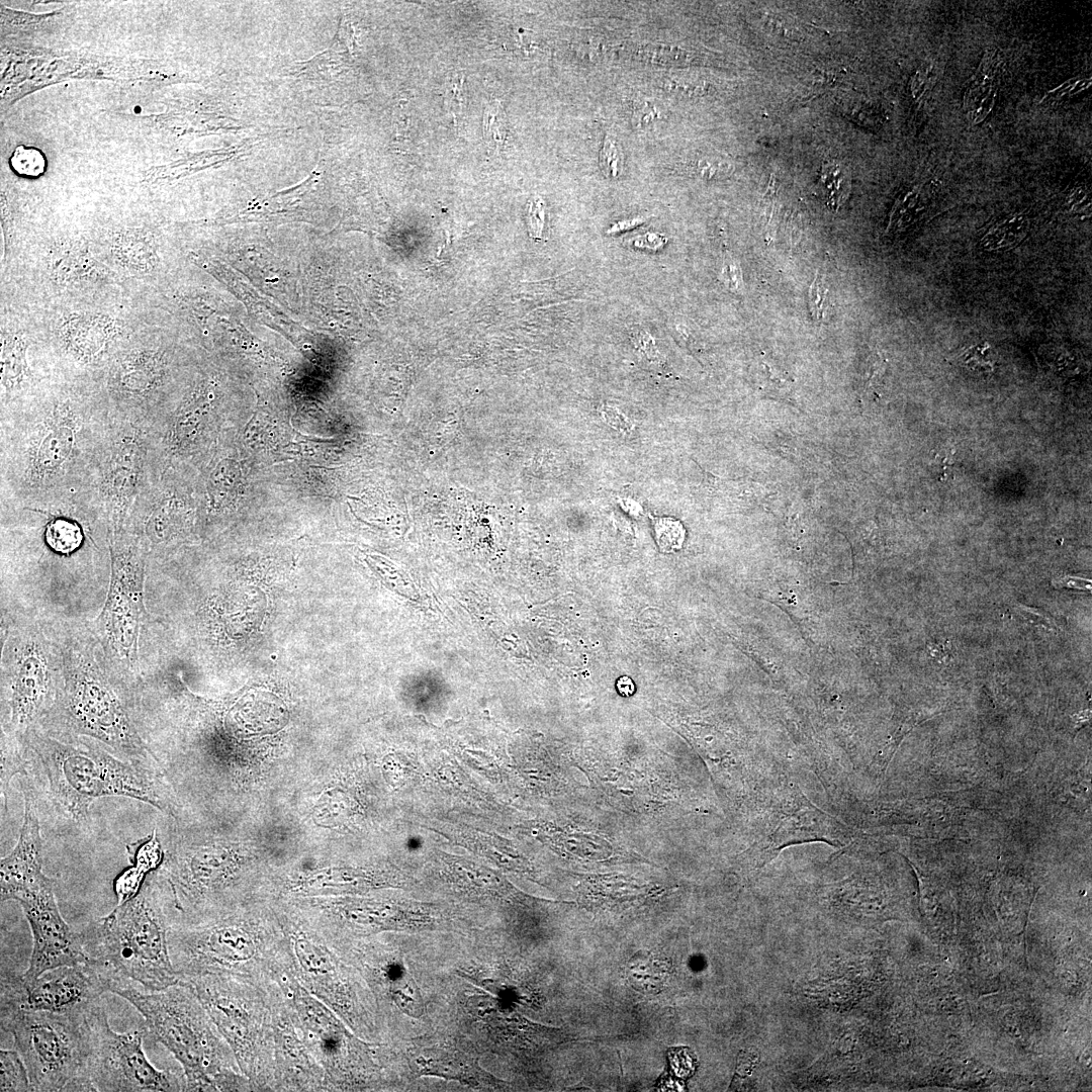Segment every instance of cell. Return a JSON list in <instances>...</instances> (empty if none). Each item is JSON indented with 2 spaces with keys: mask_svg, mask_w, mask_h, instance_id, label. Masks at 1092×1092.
<instances>
[{
  "mask_svg": "<svg viewBox=\"0 0 1092 1092\" xmlns=\"http://www.w3.org/2000/svg\"><path fill=\"white\" fill-rule=\"evenodd\" d=\"M294 952L307 974L329 975L334 970L329 952L306 936H297L294 939Z\"/></svg>",
  "mask_w": 1092,
  "mask_h": 1092,
  "instance_id": "30",
  "label": "cell"
},
{
  "mask_svg": "<svg viewBox=\"0 0 1092 1092\" xmlns=\"http://www.w3.org/2000/svg\"><path fill=\"white\" fill-rule=\"evenodd\" d=\"M28 345L20 334L1 335V406L40 385L27 359Z\"/></svg>",
  "mask_w": 1092,
  "mask_h": 1092,
  "instance_id": "21",
  "label": "cell"
},
{
  "mask_svg": "<svg viewBox=\"0 0 1092 1092\" xmlns=\"http://www.w3.org/2000/svg\"><path fill=\"white\" fill-rule=\"evenodd\" d=\"M1028 219L1023 213L1010 214L999 220L981 239V246L989 251L1011 249L1025 237Z\"/></svg>",
  "mask_w": 1092,
  "mask_h": 1092,
  "instance_id": "26",
  "label": "cell"
},
{
  "mask_svg": "<svg viewBox=\"0 0 1092 1092\" xmlns=\"http://www.w3.org/2000/svg\"><path fill=\"white\" fill-rule=\"evenodd\" d=\"M448 95H449L448 99L450 100L449 102L451 103V108H452L453 112L455 113V110H460L461 105H462V78L461 77L456 76L455 78H453V80H451V84H450V87H449V90H448Z\"/></svg>",
  "mask_w": 1092,
  "mask_h": 1092,
  "instance_id": "43",
  "label": "cell"
},
{
  "mask_svg": "<svg viewBox=\"0 0 1092 1092\" xmlns=\"http://www.w3.org/2000/svg\"><path fill=\"white\" fill-rule=\"evenodd\" d=\"M1068 199L1071 208L1075 211H1082L1088 206V195L1081 188L1074 189Z\"/></svg>",
  "mask_w": 1092,
  "mask_h": 1092,
  "instance_id": "44",
  "label": "cell"
},
{
  "mask_svg": "<svg viewBox=\"0 0 1092 1092\" xmlns=\"http://www.w3.org/2000/svg\"><path fill=\"white\" fill-rule=\"evenodd\" d=\"M481 1020L486 1023L488 1029L502 1042L517 1049L542 1050L547 1046L559 1044L563 1036L559 1029L547 1027L532 1022L518 1012L498 1007L492 1002V1007L484 1002V1008L480 1010Z\"/></svg>",
  "mask_w": 1092,
  "mask_h": 1092,
  "instance_id": "20",
  "label": "cell"
},
{
  "mask_svg": "<svg viewBox=\"0 0 1092 1092\" xmlns=\"http://www.w3.org/2000/svg\"><path fill=\"white\" fill-rule=\"evenodd\" d=\"M126 849L132 867L145 876L159 870L166 854L156 829L151 835L126 845Z\"/></svg>",
  "mask_w": 1092,
  "mask_h": 1092,
  "instance_id": "28",
  "label": "cell"
},
{
  "mask_svg": "<svg viewBox=\"0 0 1092 1092\" xmlns=\"http://www.w3.org/2000/svg\"><path fill=\"white\" fill-rule=\"evenodd\" d=\"M111 251L120 266L139 274L152 272L159 261L157 247L143 236H120L115 240Z\"/></svg>",
  "mask_w": 1092,
  "mask_h": 1092,
  "instance_id": "24",
  "label": "cell"
},
{
  "mask_svg": "<svg viewBox=\"0 0 1092 1092\" xmlns=\"http://www.w3.org/2000/svg\"><path fill=\"white\" fill-rule=\"evenodd\" d=\"M87 1072L95 1091H184L185 1077L159 1070L148 1060L144 1029L114 1031L101 1000L86 1012Z\"/></svg>",
  "mask_w": 1092,
  "mask_h": 1092,
  "instance_id": "11",
  "label": "cell"
},
{
  "mask_svg": "<svg viewBox=\"0 0 1092 1092\" xmlns=\"http://www.w3.org/2000/svg\"><path fill=\"white\" fill-rule=\"evenodd\" d=\"M1 730L21 737L38 728L63 682L53 621L1 608Z\"/></svg>",
  "mask_w": 1092,
  "mask_h": 1092,
  "instance_id": "6",
  "label": "cell"
},
{
  "mask_svg": "<svg viewBox=\"0 0 1092 1092\" xmlns=\"http://www.w3.org/2000/svg\"><path fill=\"white\" fill-rule=\"evenodd\" d=\"M63 682L38 727L65 740L94 739L139 764L157 760L133 720L132 689L109 663L88 621L54 620Z\"/></svg>",
  "mask_w": 1092,
  "mask_h": 1092,
  "instance_id": "3",
  "label": "cell"
},
{
  "mask_svg": "<svg viewBox=\"0 0 1092 1092\" xmlns=\"http://www.w3.org/2000/svg\"><path fill=\"white\" fill-rule=\"evenodd\" d=\"M616 687L618 692L625 697L631 696L635 691L634 682L629 676H621L617 680Z\"/></svg>",
  "mask_w": 1092,
  "mask_h": 1092,
  "instance_id": "46",
  "label": "cell"
},
{
  "mask_svg": "<svg viewBox=\"0 0 1092 1092\" xmlns=\"http://www.w3.org/2000/svg\"><path fill=\"white\" fill-rule=\"evenodd\" d=\"M49 269L52 277L62 284L93 282L104 276L102 267L87 247L78 244L53 247L49 255Z\"/></svg>",
  "mask_w": 1092,
  "mask_h": 1092,
  "instance_id": "22",
  "label": "cell"
},
{
  "mask_svg": "<svg viewBox=\"0 0 1092 1092\" xmlns=\"http://www.w3.org/2000/svg\"><path fill=\"white\" fill-rule=\"evenodd\" d=\"M667 239L659 234L648 233L633 239V246L649 250H657L663 247Z\"/></svg>",
  "mask_w": 1092,
  "mask_h": 1092,
  "instance_id": "41",
  "label": "cell"
},
{
  "mask_svg": "<svg viewBox=\"0 0 1092 1092\" xmlns=\"http://www.w3.org/2000/svg\"><path fill=\"white\" fill-rule=\"evenodd\" d=\"M1054 584L1058 588H1069L1086 592L1091 590L1090 580L1075 576H1065L1063 578L1057 579Z\"/></svg>",
  "mask_w": 1092,
  "mask_h": 1092,
  "instance_id": "42",
  "label": "cell"
},
{
  "mask_svg": "<svg viewBox=\"0 0 1092 1092\" xmlns=\"http://www.w3.org/2000/svg\"><path fill=\"white\" fill-rule=\"evenodd\" d=\"M26 745L22 738L1 730V794L4 806L8 803V789L11 779L24 771Z\"/></svg>",
  "mask_w": 1092,
  "mask_h": 1092,
  "instance_id": "27",
  "label": "cell"
},
{
  "mask_svg": "<svg viewBox=\"0 0 1092 1092\" xmlns=\"http://www.w3.org/2000/svg\"><path fill=\"white\" fill-rule=\"evenodd\" d=\"M655 540L661 551L669 553L679 550L685 540L682 525L670 518H653Z\"/></svg>",
  "mask_w": 1092,
  "mask_h": 1092,
  "instance_id": "32",
  "label": "cell"
},
{
  "mask_svg": "<svg viewBox=\"0 0 1092 1092\" xmlns=\"http://www.w3.org/2000/svg\"><path fill=\"white\" fill-rule=\"evenodd\" d=\"M645 219L646 218H643V217H635V218H632V219H626V220L618 221V222L614 223L608 230L607 233L608 234H615V233H619V232H622V231H627V230L633 229V228L637 226L638 224H641L642 222H644Z\"/></svg>",
  "mask_w": 1092,
  "mask_h": 1092,
  "instance_id": "45",
  "label": "cell"
},
{
  "mask_svg": "<svg viewBox=\"0 0 1092 1092\" xmlns=\"http://www.w3.org/2000/svg\"><path fill=\"white\" fill-rule=\"evenodd\" d=\"M39 385L1 406L0 503L35 505L82 492L112 416L101 388Z\"/></svg>",
  "mask_w": 1092,
  "mask_h": 1092,
  "instance_id": "2",
  "label": "cell"
},
{
  "mask_svg": "<svg viewBox=\"0 0 1092 1092\" xmlns=\"http://www.w3.org/2000/svg\"><path fill=\"white\" fill-rule=\"evenodd\" d=\"M0 1014L1 1028L12 1034L32 1091H95L87 1072L86 1013L25 1010L1 1003Z\"/></svg>",
  "mask_w": 1092,
  "mask_h": 1092,
  "instance_id": "9",
  "label": "cell"
},
{
  "mask_svg": "<svg viewBox=\"0 0 1092 1092\" xmlns=\"http://www.w3.org/2000/svg\"><path fill=\"white\" fill-rule=\"evenodd\" d=\"M16 901L22 907L32 934L29 965L21 975L25 982L57 967L88 963L81 934L72 931L59 910L51 878L47 877Z\"/></svg>",
  "mask_w": 1092,
  "mask_h": 1092,
  "instance_id": "15",
  "label": "cell"
},
{
  "mask_svg": "<svg viewBox=\"0 0 1092 1092\" xmlns=\"http://www.w3.org/2000/svg\"><path fill=\"white\" fill-rule=\"evenodd\" d=\"M600 157V164L606 176L617 177L620 155L616 143L612 139L606 138Z\"/></svg>",
  "mask_w": 1092,
  "mask_h": 1092,
  "instance_id": "38",
  "label": "cell"
},
{
  "mask_svg": "<svg viewBox=\"0 0 1092 1092\" xmlns=\"http://www.w3.org/2000/svg\"><path fill=\"white\" fill-rule=\"evenodd\" d=\"M184 474L183 467L156 472L127 518L123 529L136 538L148 563L169 559L194 529L197 505Z\"/></svg>",
  "mask_w": 1092,
  "mask_h": 1092,
  "instance_id": "13",
  "label": "cell"
},
{
  "mask_svg": "<svg viewBox=\"0 0 1092 1092\" xmlns=\"http://www.w3.org/2000/svg\"><path fill=\"white\" fill-rule=\"evenodd\" d=\"M164 882L159 870L150 873L135 896L80 933L88 963L104 976L148 991L181 983L170 956Z\"/></svg>",
  "mask_w": 1092,
  "mask_h": 1092,
  "instance_id": "4",
  "label": "cell"
},
{
  "mask_svg": "<svg viewBox=\"0 0 1092 1092\" xmlns=\"http://www.w3.org/2000/svg\"><path fill=\"white\" fill-rule=\"evenodd\" d=\"M825 840L838 845L845 841V826L813 807L803 798L799 807L786 814L760 839L748 859L746 873L750 876L761 870L789 843Z\"/></svg>",
  "mask_w": 1092,
  "mask_h": 1092,
  "instance_id": "16",
  "label": "cell"
},
{
  "mask_svg": "<svg viewBox=\"0 0 1092 1092\" xmlns=\"http://www.w3.org/2000/svg\"><path fill=\"white\" fill-rule=\"evenodd\" d=\"M20 738L40 761L55 804L77 822L87 820L91 803L102 797H128L161 811L167 809L157 774L143 764L122 761L94 739H60L39 728Z\"/></svg>",
  "mask_w": 1092,
  "mask_h": 1092,
  "instance_id": "5",
  "label": "cell"
},
{
  "mask_svg": "<svg viewBox=\"0 0 1092 1092\" xmlns=\"http://www.w3.org/2000/svg\"><path fill=\"white\" fill-rule=\"evenodd\" d=\"M103 367L101 389L112 417L150 426L175 397L167 349L138 345L117 350Z\"/></svg>",
  "mask_w": 1092,
  "mask_h": 1092,
  "instance_id": "12",
  "label": "cell"
},
{
  "mask_svg": "<svg viewBox=\"0 0 1092 1092\" xmlns=\"http://www.w3.org/2000/svg\"><path fill=\"white\" fill-rule=\"evenodd\" d=\"M105 992L106 977L85 963L48 970L30 982L2 972L0 1003L25 1010L82 1015Z\"/></svg>",
  "mask_w": 1092,
  "mask_h": 1092,
  "instance_id": "14",
  "label": "cell"
},
{
  "mask_svg": "<svg viewBox=\"0 0 1092 1092\" xmlns=\"http://www.w3.org/2000/svg\"><path fill=\"white\" fill-rule=\"evenodd\" d=\"M1000 63L999 53L988 50L966 90L964 111L973 123L983 121L994 105Z\"/></svg>",
  "mask_w": 1092,
  "mask_h": 1092,
  "instance_id": "23",
  "label": "cell"
},
{
  "mask_svg": "<svg viewBox=\"0 0 1092 1092\" xmlns=\"http://www.w3.org/2000/svg\"><path fill=\"white\" fill-rule=\"evenodd\" d=\"M408 1064L418 1076L456 1080L470 1087L499 1088L504 1081L482 1069L478 1057L453 1042L420 1045L408 1052Z\"/></svg>",
  "mask_w": 1092,
  "mask_h": 1092,
  "instance_id": "19",
  "label": "cell"
},
{
  "mask_svg": "<svg viewBox=\"0 0 1092 1092\" xmlns=\"http://www.w3.org/2000/svg\"><path fill=\"white\" fill-rule=\"evenodd\" d=\"M42 840L34 798L24 790V814L16 845L1 858V901L17 900L22 894L40 884L42 873Z\"/></svg>",
  "mask_w": 1092,
  "mask_h": 1092,
  "instance_id": "17",
  "label": "cell"
},
{
  "mask_svg": "<svg viewBox=\"0 0 1092 1092\" xmlns=\"http://www.w3.org/2000/svg\"><path fill=\"white\" fill-rule=\"evenodd\" d=\"M149 425L112 417L83 490L105 518L109 533L124 528L138 497L155 475Z\"/></svg>",
  "mask_w": 1092,
  "mask_h": 1092,
  "instance_id": "10",
  "label": "cell"
},
{
  "mask_svg": "<svg viewBox=\"0 0 1092 1092\" xmlns=\"http://www.w3.org/2000/svg\"><path fill=\"white\" fill-rule=\"evenodd\" d=\"M1 608L84 620L105 599L108 525L84 492L56 503H0Z\"/></svg>",
  "mask_w": 1092,
  "mask_h": 1092,
  "instance_id": "1",
  "label": "cell"
},
{
  "mask_svg": "<svg viewBox=\"0 0 1092 1092\" xmlns=\"http://www.w3.org/2000/svg\"><path fill=\"white\" fill-rule=\"evenodd\" d=\"M1090 79H1071L1058 88L1050 91L1042 99L1045 103H1054L1063 100L1066 97H1071L1090 86Z\"/></svg>",
  "mask_w": 1092,
  "mask_h": 1092,
  "instance_id": "37",
  "label": "cell"
},
{
  "mask_svg": "<svg viewBox=\"0 0 1092 1092\" xmlns=\"http://www.w3.org/2000/svg\"><path fill=\"white\" fill-rule=\"evenodd\" d=\"M10 164L17 174L29 178L37 177L46 170V159L41 152L23 146L15 149Z\"/></svg>",
  "mask_w": 1092,
  "mask_h": 1092,
  "instance_id": "33",
  "label": "cell"
},
{
  "mask_svg": "<svg viewBox=\"0 0 1092 1092\" xmlns=\"http://www.w3.org/2000/svg\"><path fill=\"white\" fill-rule=\"evenodd\" d=\"M110 577L104 604L89 625L109 663L134 691L141 646L151 623L146 605L148 556L126 530L109 533Z\"/></svg>",
  "mask_w": 1092,
  "mask_h": 1092,
  "instance_id": "8",
  "label": "cell"
},
{
  "mask_svg": "<svg viewBox=\"0 0 1092 1092\" xmlns=\"http://www.w3.org/2000/svg\"><path fill=\"white\" fill-rule=\"evenodd\" d=\"M108 992L129 1002L147 1030L181 1064L187 1091H214L216 1075L230 1070L228 1051L193 988L185 983L141 991L133 983L107 978Z\"/></svg>",
  "mask_w": 1092,
  "mask_h": 1092,
  "instance_id": "7",
  "label": "cell"
},
{
  "mask_svg": "<svg viewBox=\"0 0 1092 1092\" xmlns=\"http://www.w3.org/2000/svg\"><path fill=\"white\" fill-rule=\"evenodd\" d=\"M1015 610L1019 617L1033 625L1049 629L1056 628L1052 618L1040 609L1019 605Z\"/></svg>",
  "mask_w": 1092,
  "mask_h": 1092,
  "instance_id": "39",
  "label": "cell"
},
{
  "mask_svg": "<svg viewBox=\"0 0 1092 1092\" xmlns=\"http://www.w3.org/2000/svg\"><path fill=\"white\" fill-rule=\"evenodd\" d=\"M505 115L498 101L490 103L483 113V132L486 143L496 150L504 143L506 133Z\"/></svg>",
  "mask_w": 1092,
  "mask_h": 1092,
  "instance_id": "34",
  "label": "cell"
},
{
  "mask_svg": "<svg viewBox=\"0 0 1092 1092\" xmlns=\"http://www.w3.org/2000/svg\"><path fill=\"white\" fill-rule=\"evenodd\" d=\"M991 347L987 343L978 344L965 351L963 361L966 366L976 370H991L992 360L988 352Z\"/></svg>",
  "mask_w": 1092,
  "mask_h": 1092,
  "instance_id": "36",
  "label": "cell"
},
{
  "mask_svg": "<svg viewBox=\"0 0 1092 1092\" xmlns=\"http://www.w3.org/2000/svg\"><path fill=\"white\" fill-rule=\"evenodd\" d=\"M723 283L734 293H740L742 290V274L739 265L733 261L725 262L721 275Z\"/></svg>",
  "mask_w": 1092,
  "mask_h": 1092,
  "instance_id": "40",
  "label": "cell"
},
{
  "mask_svg": "<svg viewBox=\"0 0 1092 1092\" xmlns=\"http://www.w3.org/2000/svg\"><path fill=\"white\" fill-rule=\"evenodd\" d=\"M1 1092L32 1091L26 1066L16 1050H1Z\"/></svg>",
  "mask_w": 1092,
  "mask_h": 1092,
  "instance_id": "29",
  "label": "cell"
},
{
  "mask_svg": "<svg viewBox=\"0 0 1092 1092\" xmlns=\"http://www.w3.org/2000/svg\"><path fill=\"white\" fill-rule=\"evenodd\" d=\"M385 978L388 983V993L396 1006L410 1016H421L424 1003L413 978L395 966L387 968Z\"/></svg>",
  "mask_w": 1092,
  "mask_h": 1092,
  "instance_id": "25",
  "label": "cell"
},
{
  "mask_svg": "<svg viewBox=\"0 0 1092 1092\" xmlns=\"http://www.w3.org/2000/svg\"><path fill=\"white\" fill-rule=\"evenodd\" d=\"M116 320L105 314L73 313L62 324L60 345L66 359L80 367L101 368L118 350Z\"/></svg>",
  "mask_w": 1092,
  "mask_h": 1092,
  "instance_id": "18",
  "label": "cell"
},
{
  "mask_svg": "<svg viewBox=\"0 0 1092 1092\" xmlns=\"http://www.w3.org/2000/svg\"><path fill=\"white\" fill-rule=\"evenodd\" d=\"M820 182L828 206L834 209L839 207L849 192V181L844 168L837 163L825 165L821 172Z\"/></svg>",
  "mask_w": 1092,
  "mask_h": 1092,
  "instance_id": "31",
  "label": "cell"
},
{
  "mask_svg": "<svg viewBox=\"0 0 1092 1092\" xmlns=\"http://www.w3.org/2000/svg\"><path fill=\"white\" fill-rule=\"evenodd\" d=\"M809 306L811 314L816 321H821L827 311L828 290L818 276L815 277L809 289Z\"/></svg>",
  "mask_w": 1092,
  "mask_h": 1092,
  "instance_id": "35",
  "label": "cell"
}]
</instances>
